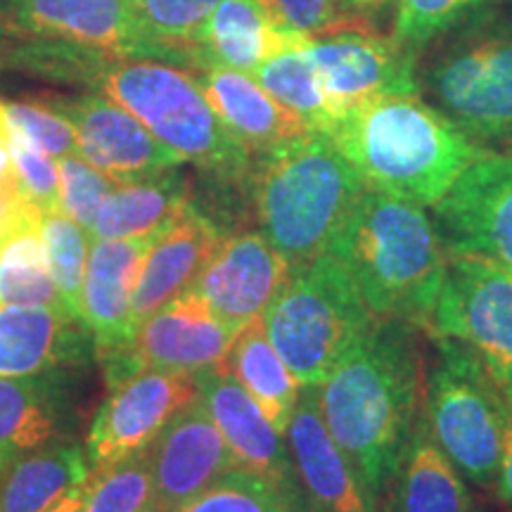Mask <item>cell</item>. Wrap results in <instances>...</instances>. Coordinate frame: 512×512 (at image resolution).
Masks as SVG:
<instances>
[{
  "label": "cell",
  "mask_w": 512,
  "mask_h": 512,
  "mask_svg": "<svg viewBox=\"0 0 512 512\" xmlns=\"http://www.w3.org/2000/svg\"><path fill=\"white\" fill-rule=\"evenodd\" d=\"M159 235L124 240L95 238L88 249L79 316L91 330L98 358L126 347L133 339V292H136L145 256Z\"/></svg>",
  "instance_id": "20"
},
{
  "label": "cell",
  "mask_w": 512,
  "mask_h": 512,
  "mask_svg": "<svg viewBox=\"0 0 512 512\" xmlns=\"http://www.w3.org/2000/svg\"><path fill=\"white\" fill-rule=\"evenodd\" d=\"M377 512H479L467 479L434 441L425 406L399 467L377 498Z\"/></svg>",
  "instance_id": "25"
},
{
  "label": "cell",
  "mask_w": 512,
  "mask_h": 512,
  "mask_svg": "<svg viewBox=\"0 0 512 512\" xmlns=\"http://www.w3.org/2000/svg\"><path fill=\"white\" fill-rule=\"evenodd\" d=\"M226 370L247 389V394L273 422L275 430L285 437L299 394H302V384L290 373L268 339L264 318L252 320L240 332L230 347Z\"/></svg>",
  "instance_id": "29"
},
{
  "label": "cell",
  "mask_w": 512,
  "mask_h": 512,
  "mask_svg": "<svg viewBox=\"0 0 512 512\" xmlns=\"http://www.w3.org/2000/svg\"><path fill=\"white\" fill-rule=\"evenodd\" d=\"M275 29L285 34L313 36L354 19L351 0H256Z\"/></svg>",
  "instance_id": "39"
},
{
  "label": "cell",
  "mask_w": 512,
  "mask_h": 512,
  "mask_svg": "<svg viewBox=\"0 0 512 512\" xmlns=\"http://www.w3.org/2000/svg\"><path fill=\"white\" fill-rule=\"evenodd\" d=\"M432 209L448 254H482L512 271V150L472 162Z\"/></svg>",
  "instance_id": "12"
},
{
  "label": "cell",
  "mask_w": 512,
  "mask_h": 512,
  "mask_svg": "<svg viewBox=\"0 0 512 512\" xmlns=\"http://www.w3.org/2000/svg\"><path fill=\"white\" fill-rule=\"evenodd\" d=\"M328 254L349 273L377 318L430 330L448 252L425 207L366 188Z\"/></svg>",
  "instance_id": "3"
},
{
  "label": "cell",
  "mask_w": 512,
  "mask_h": 512,
  "mask_svg": "<svg viewBox=\"0 0 512 512\" xmlns=\"http://www.w3.org/2000/svg\"><path fill=\"white\" fill-rule=\"evenodd\" d=\"M292 275L290 261L261 233L228 235L190 287L216 318L242 332L264 316Z\"/></svg>",
  "instance_id": "15"
},
{
  "label": "cell",
  "mask_w": 512,
  "mask_h": 512,
  "mask_svg": "<svg viewBox=\"0 0 512 512\" xmlns=\"http://www.w3.org/2000/svg\"><path fill=\"white\" fill-rule=\"evenodd\" d=\"M0 24L12 36L57 38L155 60L128 0H0Z\"/></svg>",
  "instance_id": "17"
},
{
  "label": "cell",
  "mask_w": 512,
  "mask_h": 512,
  "mask_svg": "<svg viewBox=\"0 0 512 512\" xmlns=\"http://www.w3.org/2000/svg\"><path fill=\"white\" fill-rule=\"evenodd\" d=\"M261 318L275 351L302 387H320L377 320L332 254L294 268Z\"/></svg>",
  "instance_id": "7"
},
{
  "label": "cell",
  "mask_w": 512,
  "mask_h": 512,
  "mask_svg": "<svg viewBox=\"0 0 512 512\" xmlns=\"http://www.w3.org/2000/svg\"><path fill=\"white\" fill-rule=\"evenodd\" d=\"M304 38L306 36L292 38L287 46L275 50L252 76L280 105L302 117L313 131H323L330 136L339 117L306 53Z\"/></svg>",
  "instance_id": "30"
},
{
  "label": "cell",
  "mask_w": 512,
  "mask_h": 512,
  "mask_svg": "<svg viewBox=\"0 0 512 512\" xmlns=\"http://www.w3.org/2000/svg\"><path fill=\"white\" fill-rule=\"evenodd\" d=\"M496 491H498V498H501L505 508L512 512V408H510V415H508V425H505L501 472H498Z\"/></svg>",
  "instance_id": "42"
},
{
  "label": "cell",
  "mask_w": 512,
  "mask_h": 512,
  "mask_svg": "<svg viewBox=\"0 0 512 512\" xmlns=\"http://www.w3.org/2000/svg\"><path fill=\"white\" fill-rule=\"evenodd\" d=\"M238 335V330L223 325L211 313L200 294L185 290L152 313L126 347L100 356L98 361L105 370L107 387L143 370L200 375L226 368V358Z\"/></svg>",
  "instance_id": "10"
},
{
  "label": "cell",
  "mask_w": 512,
  "mask_h": 512,
  "mask_svg": "<svg viewBox=\"0 0 512 512\" xmlns=\"http://www.w3.org/2000/svg\"><path fill=\"white\" fill-rule=\"evenodd\" d=\"M192 76L219 119L254 159L313 131L302 117L280 105L252 74L228 67H202Z\"/></svg>",
  "instance_id": "24"
},
{
  "label": "cell",
  "mask_w": 512,
  "mask_h": 512,
  "mask_svg": "<svg viewBox=\"0 0 512 512\" xmlns=\"http://www.w3.org/2000/svg\"><path fill=\"white\" fill-rule=\"evenodd\" d=\"M190 204V185L178 166L133 183H117L102 202L91 238L124 240L159 235Z\"/></svg>",
  "instance_id": "27"
},
{
  "label": "cell",
  "mask_w": 512,
  "mask_h": 512,
  "mask_svg": "<svg viewBox=\"0 0 512 512\" xmlns=\"http://www.w3.org/2000/svg\"><path fill=\"white\" fill-rule=\"evenodd\" d=\"M41 235L43 245H46L50 273H53L62 302L69 313L79 316L83 278H86L88 264V238H91V233L83 230L72 216L57 209L50 211V214H43Z\"/></svg>",
  "instance_id": "34"
},
{
  "label": "cell",
  "mask_w": 512,
  "mask_h": 512,
  "mask_svg": "<svg viewBox=\"0 0 512 512\" xmlns=\"http://www.w3.org/2000/svg\"><path fill=\"white\" fill-rule=\"evenodd\" d=\"M491 0H396L394 41L403 53L418 57L439 36L479 15Z\"/></svg>",
  "instance_id": "33"
},
{
  "label": "cell",
  "mask_w": 512,
  "mask_h": 512,
  "mask_svg": "<svg viewBox=\"0 0 512 512\" xmlns=\"http://www.w3.org/2000/svg\"><path fill=\"white\" fill-rule=\"evenodd\" d=\"M57 171H60L62 211L72 216L83 230L93 233V223L98 219L102 202L117 183L79 155L60 157Z\"/></svg>",
  "instance_id": "38"
},
{
  "label": "cell",
  "mask_w": 512,
  "mask_h": 512,
  "mask_svg": "<svg viewBox=\"0 0 512 512\" xmlns=\"http://www.w3.org/2000/svg\"><path fill=\"white\" fill-rule=\"evenodd\" d=\"M10 150L17 166L19 183H22L29 200L34 202L43 214L62 209L60 171H57V164L50 159V155L27 143L24 138L15 136V133H10Z\"/></svg>",
  "instance_id": "40"
},
{
  "label": "cell",
  "mask_w": 512,
  "mask_h": 512,
  "mask_svg": "<svg viewBox=\"0 0 512 512\" xmlns=\"http://www.w3.org/2000/svg\"><path fill=\"white\" fill-rule=\"evenodd\" d=\"M197 399V375L143 370L107 387L86 439L91 472L110 467L155 441L181 408Z\"/></svg>",
  "instance_id": "13"
},
{
  "label": "cell",
  "mask_w": 512,
  "mask_h": 512,
  "mask_svg": "<svg viewBox=\"0 0 512 512\" xmlns=\"http://www.w3.org/2000/svg\"><path fill=\"white\" fill-rule=\"evenodd\" d=\"M221 0H128L155 60L192 67V43Z\"/></svg>",
  "instance_id": "32"
},
{
  "label": "cell",
  "mask_w": 512,
  "mask_h": 512,
  "mask_svg": "<svg viewBox=\"0 0 512 512\" xmlns=\"http://www.w3.org/2000/svg\"><path fill=\"white\" fill-rule=\"evenodd\" d=\"M43 219V211L36 207L29 197L10 195L0 190V240H5L15 230L38 223Z\"/></svg>",
  "instance_id": "41"
},
{
  "label": "cell",
  "mask_w": 512,
  "mask_h": 512,
  "mask_svg": "<svg viewBox=\"0 0 512 512\" xmlns=\"http://www.w3.org/2000/svg\"><path fill=\"white\" fill-rule=\"evenodd\" d=\"M430 332L475 351L512 408V271L482 254H448Z\"/></svg>",
  "instance_id": "9"
},
{
  "label": "cell",
  "mask_w": 512,
  "mask_h": 512,
  "mask_svg": "<svg viewBox=\"0 0 512 512\" xmlns=\"http://www.w3.org/2000/svg\"><path fill=\"white\" fill-rule=\"evenodd\" d=\"M226 235L221 228L190 204L169 228L159 235L145 256L136 292H133V335L152 313H157L178 294L190 290L204 266Z\"/></svg>",
  "instance_id": "23"
},
{
  "label": "cell",
  "mask_w": 512,
  "mask_h": 512,
  "mask_svg": "<svg viewBox=\"0 0 512 512\" xmlns=\"http://www.w3.org/2000/svg\"><path fill=\"white\" fill-rule=\"evenodd\" d=\"M155 503L150 453L147 448L119 463L91 472L83 512H143Z\"/></svg>",
  "instance_id": "35"
},
{
  "label": "cell",
  "mask_w": 512,
  "mask_h": 512,
  "mask_svg": "<svg viewBox=\"0 0 512 512\" xmlns=\"http://www.w3.org/2000/svg\"><path fill=\"white\" fill-rule=\"evenodd\" d=\"M437 356L425 373L422 406L430 432L458 472L494 491L510 403L482 358L451 337H434Z\"/></svg>",
  "instance_id": "8"
},
{
  "label": "cell",
  "mask_w": 512,
  "mask_h": 512,
  "mask_svg": "<svg viewBox=\"0 0 512 512\" xmlns=\"http://www.w3.org/2000/svg\"><path fill=\"white\" fill-rule=\"evenodd\" d=\"M41 221L0 240V306H53L67 311L50 273Z\"/></svg>",
  "instance_id": "31"
},
{
  "label": "cell",
  "mask_w": 512,
  "mask_h": 512,
  "mask_svg": "<svg viewBox=\"0 0 512 512\" xmlns=\"http://www.w3.org/2000/svg\"><path fill=\"white\" fill-rule=\"evenodd\" d=\"M10 133L24 138L50 157L76 155V133L67 117L43 102H3Z\"/></svg>",
  "instance_id": "37"
},
{
  "label": "cell",
  "mask_w": 512,
  "mask_h": 512,
  "mask_svg": "<svg viewBox=\"0 0 512 512\" xmlns=\"http://www.w3.org/2000/svg\"><path fill=\"white\" fill-rule=\"evenodd\" d=\"M72 380L62 370L0 377V467L57 441L74 439Z\"/></svg>",
  "instance_id": "22"
},
{
  "label": "cell",
  "mask_w": 512,
  "mask_h": 512,
  "mask_svg": "<svg viewBox=\"0 0 512 512\" xmlns=\"http://www.w3.org/2000/svg\"><path fill=\"white\" fill-rule=\"evenodd\" d=\"M249 178L261 235L290 261L292 271L328 254L366 190L323 131H309L256 157Z\"/></svg>",
  "instance_id": "4"
},
{
  "label": "cell",
  "mask_w": 512,
  "mask_h": 512,
  "mask_svg": "<svg viewBox=\"0 0 512 512\" xmlns=\"http://www.w3.org/2000/svg\"><path fill=\"white\" fill-rule=\"evenodd\" d=\"M292 38L297 34L275 29L256 0H221L192 43V69L228 67L254 74Z\"/></svg>",
  "instance_id": "26"
},
{
  "label": "cell",
  "mask_w": 512,
  "mask_h": 512,
  "mask_svg": "<svg viewBox=\"0 0 512 512\" xmlns=\"http://www.w3.org/2000/svg\"><path fill=\"white\" fill-rule=\"evenodd\" d=\"M95 88L143 121L183 164L188 162L228 183L252 176L256 159L228 131L200 83L183 67L112 55Z\"/></svg>",
  "instance_id": "5"
},
{
  "label": "cell",
  "mask_w": 512,
  "mask_h": 512,
  "mask_svg": "<svg viewBox=\"0 0 512 512\" xmlns=\"http://www.w3.org/2000/svg\"><path fill=\"white\" fill-rule=\"evenodd\" d=\"M197 396L226 439L235 465L275 484L306 510L290 446L247 389L226 368H216L197 375Z\"/></svg>",
  "instance_id": "16"
},
{
  "label": "cell",
  "mask_w": 512,
  "mask_h": 512,
  "mask_svg": "<svg viewBox=\"0 0 512 512\" xmlns=\"http://www.w3.org/2000/svg\"><path fill=\"white\" fill-rule=\"evenodd\" d=\"M147 453L155 501L178 510L238 467L200 396L166 422Z\"/></svg>",
  "instance_id": "19"
},
{
  "label": "cell",
  "mask_w": 512,
  "mask_h": 512,
  "mask_svg": "<svg viewBox=\"0 0 512 512\" xmlns=\"http://www.w3.org/2000/svg\"><path fill=\"white\" fill-rule=\"evenodd\" d=\"M413 323L377 318L318 387L325 427L375 498L411 441L422 408V356Z\"/></svg>",
  "instance_id": "1"
},
{
  "label": "cell",
  "mask_w": 512,
  "mask_h": 512,
  "mask_svg": "<svg viewBox=\"0 0 512 512\" xmlns=\"http://www.w3.org/2000/svg\"><path fill=\"white\" fill-rule=\"evenodd\" d=\"M304 48L339 119L380 95L420 93L415 79L418 60L361 17L306 36Z\"/></svg>",
  "instance_id": "11"
},
{
  "label": "cell",
  "mask_w": 512,
  "mask_h": 512,
  "mask_svg": "<svg viewBox=\"0 0 512 512\" xmlns=\"http://www.w3.org/2000/svg\"><path fill=\"white\" fill-rule=\"evenodd\" d=\"M46 102L74 126L76 155L114 183H133L183 164L143 121L105 95L86 93Z\"/></svg>",
  "instance_id": "14"
},
{
  "label": "cell",
  "mask_w": 512,
  "mask_h": 512,
  "mask_svg": "<svg viewBox=\"0 0 512 512\" xmlns=\"http://www.w3.org/2000/svg\"><path fill=\"white\" fill-rule=\"evenodd\" d=\"M5 34V29H3V24H0V36H3Z\"/></svg>",
  "instance_id": "46"
},
{
  "label": "cell",
  "mask_w": 512,
  "mask_h": 512,
  "mask_svg": "<svg viewBox=\"0 0 512 512\" xmlns=\"http://www.w3.org/2000/svg\"><path fill=\"white\" fill-rule=\"evenodd\" d=\"M330 136L368 190L418 207H437L467 166L489 152L420 93L363 102Z\"/></svg>",
  "instance_id": "2"
},
{
  "label": "cell",
  "mask_w": 512,
  "mask_h": 512,
  "mask_svg": "<svg viewBox=\"0 0 512 512\" xmlns=\"http://www.w3.org/2000/svg\"><path fill=\"white\" fill-rule=\"evenodd\" d=\"M95 356V339L74 313L53 306H0V377L72 368Z\"/></svg>",
  "instance_id": "21"
},
{
  "label": "cell",
  "mask_w": 512,
  "mask_h": 512,
  "mask_svg": "<svg viewBox=\"0 0 512 512\" xmlns=\"http://www.w3.org/2000/svg\"><path fill=\"white\" fill-rule=\"evenodd\" d=\"M88 479L91 465L74 439L38 448L0 467V512H48Z\"/></svg>",
  "instance_id": "28"
},
{
  "label": "cell",
  "mask_w": 512,
  "mask_h": 512,
  "mask_svg": "<svg viewBox=\"0 0 512 512\" xmlns=\"http://www.w3.org/2000/svg\"><path fill=\"white\" fill-rule=\"evenodd\" d=\"M86 484H79L76 489L69 491V494L64 496L62 501L48 512H83V510H86Z\"/></svg>",
  "instance_id": "43"
},
{
  "label": "cell",
  "mask_w": 512,
  "mask_h": 512,
  "mask_svg": "<svg viewBox=\"0 0 512 512\" xmlns=\"http://www.w3.org/2000/svg\"><path fill=\"white\" fill-rule=\"evenodd\" d=\"M418 91L472 140L512 147V22L470 17L415 64Z\"/></svg>",
  "instance_id": "6"
},
{
  "label": "cell",
  "mask_w": 512,
  "mask_h": 512,
  "mask_svg": "<svg viewBox=\"0 0 512 512\" xmlns=\"http://www.w3.org/2000/svg\"><path fill=\"white\" fill-rule=\"evenodd\" d=\"M143 512H181V510H178V508H171V505H164V503L155 501V503L147 505V508H145Z\"/></svg>",
  "instance_id": "45"
},
{
  "label": "cell",
  "mask_w": 512,
  "mask_h": 512,
  "mask_svg": "<svg viewBox=\"0 0 512 512\" xmlns=\"http://www.w3.org/2000/svg\"><path fill=\"white\" fill-rule=\"evenodd\" d=\"M181 512H306L278 486L259 475L233 467L209 489L195 496Z\"/></svg>",
  "instance_id": "36"
},
{
  "label": "cell",
  "mask_w": 512,
  "mask_h": 512,
  "mask_svg": "<svg viewBox=\"0 0 512 512\" xmlns=\"http://www.w3.org/2000/svg\"><path fill=\"white\" fill-rule=\"evenodd\" d=\"M309 512H377V498L325 427L318 387H302L285 432Z\"/></svg>",
  "instance_id": "18"
},
{
  "label": "cell",
  "mask_w": 512,
  "mask_h": 512,
  "mask_svg": "<svg viewBox=\"0 0 512 512\" xmlns=\"http://www.w3.org/2000/svg\"><path fill=\"white\" fill-rule=\"evenodd\" d=\"M356 10H368V8H377V5L387 3V0H351Z\"/></svg>",
  "instance_id": "44"
}]
</instances>
